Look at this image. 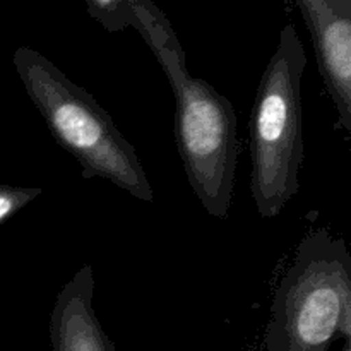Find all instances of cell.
I'll return each instance as SVG.
<instances>
[{
    "instance_id": "cell-1",
    "label": "cell",
    "mask_w": 351,
    "mask_h": 351,
    "mask_svg": "<svg viewBox=\"0 0 351 351\" xmlns=\"http://www.w3.org/2000/svg\"><path fill=\"white\" fill-rule=\"evenodd\" d=\"M130 27L156 57L175 96V143L189 185L209 216L225 219L235 185L239 137L232 101L187 71L173 26L149 0H129Z\"/></svg>"
},
{
    "instance_id": "cell-2",
    "label": "cell",
    "mask_w": 351,
    "mask_h": 351,
    "mask_svg": "<svg viewBox=\"0 0 351 351\" xmlns=\"http://www.w3.org/2000/svg\"><path fill=\"white\" fill-rule=\"evenodd\" d=\"M12 62L31 103L58 146L81 165L82 177L103 178L139 201L153 202V187L136 149L91 93L29 47L17 48Z\"/></svg>"
},
{
    "instance_id": "cell-3",
    "label": "cell",
    "mask_w": 351,
    "mask_h": 351,
    "mask_svg": "<svg viewBox=\"0 0 351 351\" xmlns=\"http://www.w3.org/2000/svg\"><path fill=\"white\" fill-rule=\"evenodd\" d=\"M351 336V254L341 237L312 230L280 280L266 329L267 351H328Z\"/></svg>"
},
{
    "instance_id": "cell-4",
    "label": "cell",
    "mask_w": 351,
    "mask_h": 351,
    "mask_svg": "<svg viewBox=\"0 0 351 351\" xmlns=\"http://www.w3.org/2000/svg\"><path fill=\"white\" fill-rule=\"evenodd\" d=\"M307 65L293 24L280 31L250 113V192L261 218H276L300 189L302 75Z\"/></svg>"
},
{
    "instance_id": "cell-5",
    "label": "cell",
    "mask_w": 351,
    "mask_h": 351,
    "mask_svg": "<svg viewBox=\"0 0 351 351\" xmlns=\"http://www.w3.org/2000/svg\"><path fill=\"white\" fill-rule=\"evenodd\" d=\"M314 43L322 82L338 112L336 129L351 136V0H297Z\"/></svg>"
},
{
    "instance_id": "cell-6",
    "label": "cell",
    "mask_w": 351,
    "mask_h": 351,
    "mask_svg": "<svg viewBox=\"0 0 351 351\" xmlns=\"http://www.w3.org/2000/svg\"><path fill=\"white\" fill-rule=\"evenodd\" d=\"M95 269L84 264L55 298L50 314V341L53 351H117L99 324L93 305Z\"/></svg>"
},
{
    "instance_id": "cell-7",
    "label": "cell",
    "mask_w": 351,
    "mask_h": 351,
    "mask_svg": "<svg viewBox=\"0 0 351 351\" xmlns=\"http://www.w3.org/2000/svg\"><path fill=\"white\" fill-rule=\"evenodd\" d=\"M86 9L110 33L130 27L129 0H88Z\"/></svg>"
},
{
    "instance_id": "cell-8",
    "label": "cell",
    "mask_w": 351,
    "mask_h": 351,
    "mask_svg": "<svg viewBox=\"0 0 351 351\" xmlns=\"http://www.w3.org/2000/svg\"><path fill=\"white\" fill-rule=\"evenodd\" d=\"M41 187H19L0 180V226L41 195Z\"/></svg>"
},
{
    "instance_id": "cell-9",
    "label": "cell",
    "mask_w": 351,
    "mask_h": 351,
    "mask_svg": "<svg viewBox=\"0 0 351 351\" xmlns=\"http://www.w3.org/2000/svg\"><path fill=\"white\" fill-rule=\"evenodd\" d=\"M343 351H351L350 350V341H346V345H345V348H343Z\"/></svg>"
}]
</instances>
